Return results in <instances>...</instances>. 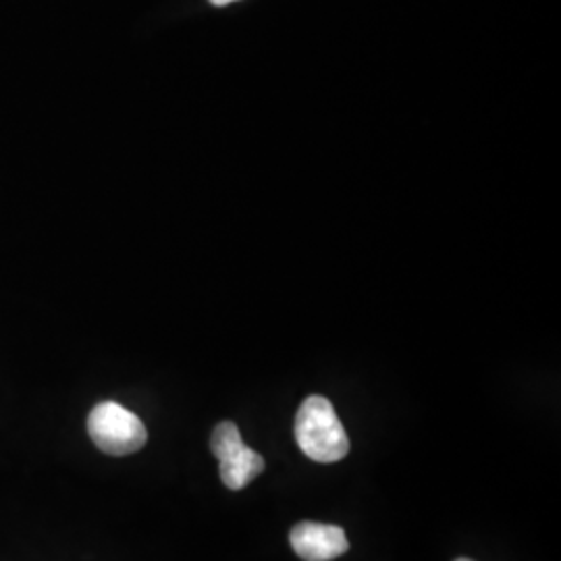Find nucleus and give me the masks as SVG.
<instances>
[{"mask_svg": "<svg viewBox=\"0 0 561 561\" xmlns=\"http://www.w3.org/2000/svg\"><path fill=\"white\" fill-rule=\"evenodd\" d=\"M296 442L310 460L333 463L347 456L350 439L337 419L333 403L322 396H310L296 416Z\"/></svg>", "mask_w": 561, "mask_h": 561, "instance_id": "obj_1", "label": "nucleus"}, {"mask_svg": "<svg viewBox=\"0 0 561 561\" xmlns=\"http://www.w3.org/2000/svg\"><path fill=\"white\" fill-rule=\"evenodd\" d=\"M88 433L94 445L108 456H129L148 439L144 422L115 401H102L88 416Z\"/></svg>", "mask_w": 561, "mask_h": 561, "instance_id": "obj_2", "label": "nucleus"}, {"mask_svg": "<svg viewBox=\"0 0 561 561\" xmlns=\"http://www.w3.org/2000/svg\"><path fill=\"white\" fill-rule=\"evenodd\" d=\"M210 449L219 460L221 481L233 491L250 484L264 470V458L259 451L243 445L240 428L233 422L217 424L210 439Z\"/></svg>", "mask_w": 561, "mask_h": 561, "instance_id": "obj_3", "label": "nucleus"}, {"mask_svg": "<svg viewBox=\"0 0 561 561\" xmlns=\"http://www.w3.org/2000/svg\"><path fill=\"white\" fill-rule=\"evenodd\" d=\"M289 541L294 551L304 561L337 560L350 549L343 528L333 524H319V522L296 524Z\"/></svg>", "mask_w": 561, "mask_h": 561, "instance_id": "obj_4", "label": "nucleus"}, {"mask_svg": "<svg viewBox=\"0 0 561 561\" xmlns=\"http://www.w3.org/2000/svg\"><path fill=\"white\" fill-rule=\"evenodd\" d=\"M215 7H227V4H231V2H236V0H210Z\"/></svg>", "mask_w": 561, "mask_h": 561, "instance_id": "obj_5", "label": "nucleus"}, {"mask_svg": "<svg viewBox=\"0 0 561 561\" xmlns=\"http://www.w3.org/2000/svg\"><path fill=\"white\" fill-rule=\"evenodd\" d=\"M456 561H474V560H470V558H458V560Z\"/></svg>", "mask_w": 561, "mask_h": 561, "instance_id": "obj_6", "label": "nucleus"}]
</instances>
